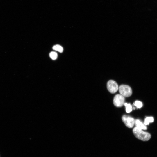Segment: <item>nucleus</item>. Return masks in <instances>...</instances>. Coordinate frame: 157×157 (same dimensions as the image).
I'll list each match as a JSON object with an SVG mask.
<instances>
[{"label": "nucleus", "mask_w": 157, "mask_h": 157, "mask_svg": "<svg viewBox=\"0 0 157 157\" xmlns=\"http://www.w3.org/2000/svg\"><path fill=\"white\" fill-rule=\"evenodd\" d=\"M124 105L126 107V111L127 113H129L132 110V107L129 103H124Z\"/></svg>", "instance_id": "9"}, {"label": "nucleus", "mask_w": 157, "mask_h": 157, "mask_svg": "<svg viewBox=\"0 0 157 157\" xmlns=\"http://www.w3.org/2000/svg\"><path fill=\"white\" fill-rule=\"evenodd\" d=\"M122 120L125 125L129 128H132L135 124L134 119L126 115H123L122 117Z\"/></svg>", "instance_id": "5"}, {"label": "nucleus", "mask_w": 157, "mask_h": 157, "mask_svg": "<svg viewBox=\"0 0 157 157\" xmlns=\"http://www.w3.org/2000/svg\"><path fill=\"white\" fill-rule=\"evenodd\" d=\"M154 121V118L152 117H147L144 120V124L145 125L149 124L150 122Z\"/></svg>", "instance_id": "8"}, {"label": "nucleus", "mask_w": 157, "mask_h": 157, "mask_svg": "<svg viewBox=\"0 0 157 157\" xmlns=\"http://www.w3.org/2000/svg\"><path fill=\"white\" fill-rule=\"evenodd\" d=\"M135 124L136 127L140 129L144 130L147 129L146 125L138 119H137L135 120Z\"/></svg>", "instance_id": "6"}, {"label": "nucleus", "mask_w": 157, "mask_h": 157, "mask_svg": "<svg viewBox=\"0 0 157 157\" xmlns=\"http://www.w3.org/2000/svg\"><path fill=\"white\" fill-rule=\"evenodd\" d=\"M134 104L137 108H140L142 106V103L139 101H136L134 103Z\"/></svg>", "instance_id": "11"}, {"label": "nucleus", "mask_w": 157, "mask_h": 157, "mask_svg": "<svg viewBox=\"0 0 157 157\" xmlns=\"http://www.w3.org/2000/svg\"><path fill=\"white\" fill-rule=\"evenodd\" d=\"M118 89L120 94L124 97H129L132 94V89L128 85H122L119 86Z\"/></svg>", "instance_id": "2"}, {"label": "nucleus", "mask_w": 157, "mask_h": 157, "mask_svg": "<svg viewBox=\"0 0 157 157\" xmlns=\"http://www.w3.org/2000/svg\"><path fill=\"white\" fill-rule=\"evenodd\" d=\"M49 56L53 60L56 59L57 58L58 55L57 53L55 52L52 51L49 53Z\"/></svg>", "instance_id": "10"}, {"label": "nucleus", "mask_w": 157, "mask_h": 157, "mask_svg": "<svg viewBox=\"0 0 157 157\" xmlns=\"http://www.w3.org/2000/svg\"><path fill=\"white\" fill-rule=\"evenodd\" d=\"M133 131L134 135L136 138L143 141H148L151 137L149 133L144 131L136 127L133 128Z\"/></svg>", "instance_id": "1"}, {"label": "nucleus", "mask_w": 157, "mask_h": 157, "mask_svg": "<svg viewBox=\"0 0 157 157\" xmlns=\"http://www.w3.org/2000/svg\"><path fill=\"white\" fill-rule=\"evenodd\" d=\"M124 97L121 94H117L114 97L113 103L115 106L117 107H121L124 105Z\"/></svg>", "instance_id": "4"}, {"label": "nucleus", "mask_w": 157, "mask_h": 157, "mask_svg": "<svg viewBox=\"0 0 157 157\" xmlns=\"http://www.w3.org/2000/svg\"><path fill=\"white\" fill-rule=\"evenodd\" d=\"M107 87L108 91L112 94L116 92L119 89L117 83L112 80L108 81L107 84Z\"/></svg>", "instance_id": "3"}, {"label": "nucleus", "mask_w": 157, "mask_h": 157, "mask_svg": "<svg viewBox=\"0 0 157 157\" xmlns=\"http://www.w3.org/2000/svg\"><path fill=\"white\" fill-rule=\"evenodd\" d=\"M53 49L60 53H62L63 51V48L60 45L58 44L54 45L53 47Z\"/></svg>", "instance_id": "7"}]
</instances>
